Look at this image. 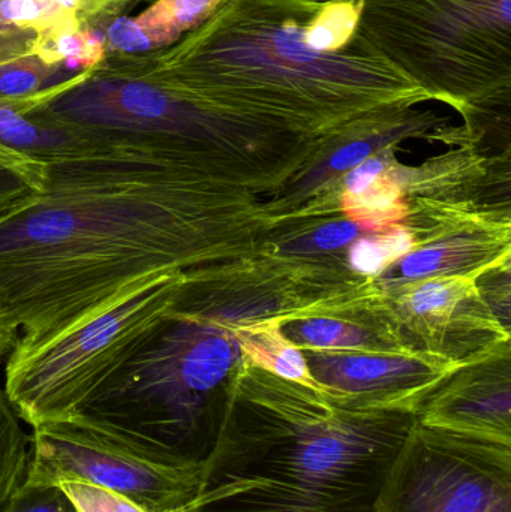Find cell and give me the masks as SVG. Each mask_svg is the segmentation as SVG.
I'll list each match as a JSON object with an SVG mask.
<instances>
[{
    "instance_id": "1",
    "label": "cell",
    "mask_w": 511,
    "mask_h": 512,
    "mask_svg": "<svg viewBox=\"0 0 511 512\" xmlns=\"http://www.w3.org/2000/svg\"><path fill=\"white\" fill-rule=\"evenodd\" d=\"M224 158L134 134H75L42 156V188L0 210V307L20 328L9 354L59 339L156 277L227 254Z\"/></svg>"
},
{
    "instance_id": "2",
    "label": "cell",
    "mask_w": 511,
    "mask_h": 512,
    "mask_svg": "<svg viewBox=\"0 0 511 512\" xmlns=\"http://www.w3.org/2000/svg\"><path fill=\"white\" fill-rule=\"evenodd\" d=\"M417 417L347 405L240 363L182 512H378Z\"/></svg>"
},
{
    "instance_id": "3",
    "label": "cell",
    "mask_w": 511,
    "mask_h": 512,
    "mask_svg": "<svg viewBox=\"0 0 511 512\" xmlns=\"http://www.w3.org/2000/svg\"><path fill=\"white\" fill-rule=\"evenodd\" d=\"M317 6L227 0L174 47L129 56L167 86L312 141L375 111L434 101L360 33L338 53L315 50L306 23Z\"/></svg>"
},
{
    "instance_id": "4",
    "label": "cell",
    "mask_w": 511,
    "mask_h": 512,
    "mask_svg": "<svg viewBox=\"0 0 511 512\" xmlns=\"http://www.w3.org/2000/svg\"><path fill=\"white\" fill-rule=\"evenodd\" d=\"M233 361L230 330L171 313L83 412L203 463L224 417Z\"/></svg>"
},
{
    "instance_id": "5",
    "label": "cell",
    "mask_w": 511,
    "mask_h": 512,
    "mask_svg": "<svg viewBox=\"0 0 511 512\" xmlns=\"http://www.w3.org/2000/svg\"><path fill=\"white\" fill-rule=\"evenodd\" d=\"M359 33L458 111L511 87V0H363Z\"/></svg>"
},
{
    "instance_id": "6",
    "label": "cell",
    "mask_w": 511,
    "mask_h": 512,
    "mask_svg": "<svg viewBox=\"0 0 511 512\" xmlns=\"http://www.w3.org/2000/svg\"><path fill=\"white\" fill-rule=\"evenodd\" d=\"M29 119L75 134L156 135L215 150L294 152L297 135L200 101L141 71L129 54H105Z\"/></svg>"
},
{
    "instance_id": "7",
    "label": "cell",
    "mask_w": 511,
    "mask_h": 512,
    "mask_svg": "<svg viewBox=\"0 0 511 512\" xmlns=\"http://www.w3.org/2000/svg\"><path fill=\"white\" fill-rule=\"evenodd\" d=\"M186 273L156 277L101 315L26 354H9L6 397L30 427L83 412L171 315Z\"/></svg>"
},
{
    "instance_id": "8",
    "label": "cell",
    "mask_w": 511,
    "mask_h": 512,
    "mask_svg": "<svg viewBox=\"0 0 511 512\" xmlns=\"http://www.w3.org/2000/svg\"><path fill=\"white\" fill-rule=\"evenodd\" d=\"M192 462L107 418L78 412L32 427L24 487L81 480L125 496L146 512H182L200 486Z\"/></svg>"
},
{
    "instance_id": "9",
    "label": "cell",
    "mask_w": 511,
    "mask_h": 512,
    "mask_svg": "<svg viewBox=\"0 0 511 512\" xmlns=\"http://www.w3.org/2000/svg\"><path fill=\"white\" fill-rule=\"evenodd\" d=\"M378 512H511V445L417 421Z\"/></svg>"
},
{
    "instance_id": "10",
    "label": "cell",
    "mask_w": 511,
    "mask_h": 512,
    "mask_svg": "<svg viewBox=\"0 0 511 512\" xmlns=\"http://www.w3.org/2000/svg\"><path fill=\"white\" fill-rule=\"evenodd\" d=\"M380 294L402 336L408 343L414 340L417 351L474 364L509 345V330L488 306L474 277H428Z\"/></svg>"
},
{
    "instance_id": "11",
    "label": "cell",
    "mask_w": 511,
    "mask_h": 512,
    "mask_svg": "<svg viewBox=\"0 0 511 512\" xmlns=\"http://www.w3.org/2000/svg\"><path fill=\"white\" fill-rule=\"evenodd\" d=\"M321 390L336 400L369 409L419 414L423 403L468 364L429 352L303 351Z\"/></svg>"
},
{
    "instance_id": "12",
    "label": "cell",
    "mask_w": 511,
    "mask_h": 512,
    "mask_svg": "<svg viewBox=\"0 0 511 512\" xmlns=\"http://www.w3.org/2000/svg\"><path fill=\"white\" fill-rule=\"evenodd\" d=\"M284 336L302 351H413L378 291L336 298L278 316Z\"/></svg>"
},
{
    "instance_id": "13",
    "label": "cell",
    "mask_w": 511,
    "mask_h": 512,
    "mask_svg": "<svg viewBox=\"0 0 511 512\" xmlns=\"http://www.w3.org/2000/svg\"><path fill=\"white\" fill-rule=\"evenodd\" d=\"M419 423L511 445L509 352L453 373L419 411Z\"/></svg>"
},
{
    "instance_id": "14",
    "label": "cell",
    "mask_w": 511,
    "mask_h": 512,
    "mask_svg": "<svg viewBox=\"0 0 511 512\" xmlns=\"http://www.w3.org/2000/svg\"><path fill=\"white\" fill-rule=\"evenodd\" d=\"M509 230L501 224H467L464 230L453 227L450 233H437L417 242L414 251L390 265L380 274V292L402 283L435 276H470L485 274L509 261Z\"/></svg>"
},
{
    "instance_id": "15",
    "label": "cell",
    "mask_w": 511,
    "mask_h": 512,
    "mask_svg": "<svg viewBox=\"0 0 511 512\" xmlns=\"http://www.w3.org/2000/svg\"><path fill=\"white\" fill-rule=\"evenodd\" d=\"M242 363L272 373L285 381L321 390L309 370L302 349L281 331L278 318L261 319L231 328Z\"/></svg>"
},
{
    "instance_id": "16",
    "label": "cell",
    "mask_w": 511,
    "mask_h": 512,
    "mask_svg": "<svg viewBox=\"0 0 511 512\" xmlns=\"http://www.w3.org/2000/svg\"><path fill=\"white\" fill-rule=\"evenodd\" d=\"M342 212L348 221L368 233L402 224L410 216L404 183L387 170L359 194H341Z\"/></svg>"
},
{
    "instance_id": "17",
    "label": "cell",
    "mask_w": 511,
    "mask_h": 512,
    "mask_svg": "<svg viewBox=\"0 0 511 512\" xmlns=\"http://www.w3.org/2000/svg\"><path fill=\"white\" fill-rule=\"evenodd\" d=\"M227 0H153L137 15L156 51L168 50L203 26Z\"/></svg>"
},
{
    "instance_id": "18",
    "label": "cell",
    "mask_w": 511,
    "mask_h": 512,
    "mask_svg": "<svg viewBox=\"0 0 511 512\" xmlns=\"http://www.w3.org/2000/svg\"><path fill=\"white\" fill-rule=\"evenodd\" d=\"M29 111L26 101L0 99V143L42 158L74 140V132L35 122L26 116Z\"/></svg>"
},
{
    "instance_id": "19",
    "label": "cell",
    "mask_w": 511,
    "mask_h": 512,
    "mask_svg": "<svg viewBox=\"0 0 511 512\" xmlns=\"http://www.w3.org/2000/svg\"><path fill=\"white\" fill-rule=\"evenodd\" d=\"M5 391L0 390V510L23 486L30 460V435Z\"/></svg>"
},
{
    "instance_id": "20",
    "label": "cell",
    "mask_w": 511,
    "mask_h": 512,
    "mask_svg": "<svg viewBox=\"0 0 511 512\" xmlns=\"http://www.w3.org/2000/svg\"><path fill=\"white\" fill-rule=\"evenodd\" d=\"M416 246L414 231L407 225L395 224L354 242L348 252V262L356 273L380 276L390 265L414 251Z\"/></svg>"
},
{
    "instance_id": "21",
    "label": "cell",
    "mask_w": 511,
    "mask_h": 512,
    "mask_svg": "<svg viewBox=\"0 0 511 512\" xmlns=\"http://www.w3.org/2000/svg\"><path fill=\"white\" fill-rule=\"evenodd\" d=\"M57 66L59 63L47 65L38 56L20 57L5 63L0 66V99L26 101L30 111L35 110L44 104L45 92L57 87Z\"/></svg>"
},
{
    "instance_id": "22",
    "label": "cell",
    "mask_w": 511,
    "mask_h": 512,
    "mask_svg": "<svg viewBox=\"0 0 511 512\" xmlns=\"http://www.w3.org/2000/svg\"><path fill=\"white\" fill-rule=\"evenodd\" d=\"M0 18L36 35L80 29L74 12L57 0H0Z\"/></svg>"
},
{
    "instance_id": "23",
    "label": "cell",
    "mask_w": 511,
    "mask_h": 512,
    "mask_svg": "<svg viewBox=\"0 0 511 512\" xmlns=\"http://www.w3.org/2000/svg\"><path fill=\"white\" fill-rule=\"evenodd\" d=\"M45 177V162L0 143V210L38 192Z\"/></svg>"
},
{
    "instance_id": "24",
    "label": "cell",
    "mask_w": 511,
    "mask_h": 512,
    "mask_svg": "<svg viewBox=\"0 0 511 512\" xmlns=\"http://www.w3.org/2000/svg\"><path fill=\"white\" fill-rule=\"evenodd\" d=\"M71 501L75 512H146L125 496L81 480H62L56 484Z\"/></svg>"
},
{
    "instance_id": "25",
    "label": "cell",
    "mask_w": 511,
    "mask_h": 512,
    "mask_svg": "<svg viewBox=\"0 0 511 512\" xmlns=\"http://www.w3.org/2000/svg\"><path fill=\"white\" fill-rule=\"evenodd\" d=\"M360 234V228L351 221H335L321 225L308 236L299 237L287 246L291 252H330L350 245Z\"/></svg>"
},
{
    "instance_id": "26",
    "label": "cell",
    "mask_w": 511,
    "mask_h": 512,
    "mask_svg": "<svg viewBox=\"0 0 511 512\" xmlns=\"http://www.w3.org/2000/svg\"><path fill=\"white\" fill-rule=\"evenodd\" d=\"M0 512H75L59 487L21 486Z\"/></svg>"
},
{
    "instance_id": "27",
    "label": "cell",
    "mask_w": 511,
    "mask_h": 512,
    "mask_svg": "<svg viewBox=\"0 0 511 512\" xmlns=\"http://www.w3.org/2000/svg\"><path fill=\"white\" fill-rule=\"evenodd\" d=\"M39 36L29 30L9 26L0 18V66L20 57L35 56Z\"/></svg>"
},
{
    "instance_id": "28",
    "label": "cell",
    "mask_w": 511,
    "mask_h": 512,
    "mask_svg": "<svg viewBox=\"0 0 511 512\" xmlns=\"http://www.w3.org/2000/svg\"><path fill=\"white\" fill-rule=\"evenodd\" d=\"M387 149H390V147H387ZM387 149L369 156L368 159L351 168L347 176L344 177L342 194H359V192L365 191L377 177L386 173L389 170V164H387L383 155Z\"/></svg>"
},
{
    "instance_id": "29",
    "label": "cell",
    "mask_w": 511,
    "mask_h": 512,
    "mask_svg": "<svg viewBox=\"0 0 511 512\" xmlns=\"http://www.w3.org/2000/svg\"><path fill=\"white\" fill-rule=\"evenodd\" d=\"M57 2L74 12L80 29H89L110 0H57Z\"/></svg>"
},
{
    "instance_id": "30",
    "label": "cell",
    "mask_w": 511,
    "mask_h": 512,
    "mask_svg": "<svg viewBox=\"0 0 511 512\" xmlns=\"http://www.w3.org/2000/svg\"><path fill=\"white\" fill-rule=\"evenodd\" d=\"M153 0H110L108 5L99 12L98 17L93 21L92 26L89 29L101 30L104 32V27L107 26L108 23L114 20L117 17H123V15H131V12L134 11L138 6L143 5V3H152Z\"/></svg>"
},
{
    "instance_id": "31",
    "label": "cell",
    "mask_w": 511,
    "mask_h": 512,
    "mask_svg": "<svg viewBox=\"0 0 511 512\" xmlns=\"http://www.w3.org/2000/svg\"><path fill=\"white\" fill-rule=\"evenodd\" d=\"M20 336V328L8 318L0 307V358L9 354Z\"/></svg>"
},
{
    "instance_id": "32",
    "label": "cell",
    "mask_w": 511,
    "mask_h": 512,
    "mask_svg": "<svg viewBox=\"0 0 511 512\" xmlns=\"http://www.w3.org/2000/svg\"><path fill=\"white\" fill-rule=\"evenodd\" d=\"M308 2H317V3H321V2H327V0H308Z\"/></svg>"
}]
</instances>
